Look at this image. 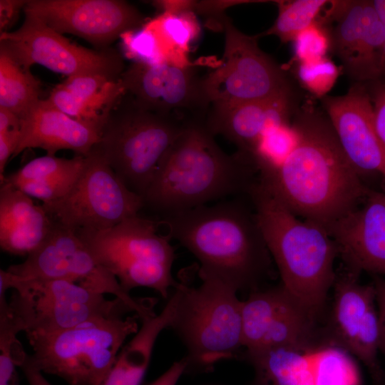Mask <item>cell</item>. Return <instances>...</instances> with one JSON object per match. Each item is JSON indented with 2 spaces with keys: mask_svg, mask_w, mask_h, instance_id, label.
Here are the masks:
<instances>
[{
  "mask_svg": "<svg viewBox=\"0 0 385 385\" xmlns=\"http://www.w3.org/2000/svg\"><path fill=\"white\" fill-rule=\"evenodd\" d=\"M292 124V149L258 180L294 215L327 229L360 206L370 189L346 156L326 113L306 103Z\"/></svg>",
  "mask_w": 385,
  "mask_h": 385,
  "instance_id": "cell-1",
  "label": "cell"
},
{
  "mask_svg": "<svg viewBox=\"0 0 385 385\" xmlns=\"http://www.w3.org/2000/svg\"><path fill=\"white\" fill-rule=\"evenodd\" d=\"M211 106L205 120L208 130L225 137L239 153L250 158L265 131L274 125L292 123L300 105L294 89L265 99Z\"/></svg>",
  "mask_w": 385,
  "mask_h": 385,
  "instance_id": "cell-19",
  "label": "cell"
},
{
  "mask_svg": "<svg viewBox=\"0 0 385 385\" xmlns=\"http://www.w3.org/2000/svg\"><path fill=\"white\" fill-rule=\"evenodd\" d=\"M188 369V361L184 357L174 362L164 373L149 385H177Z\"/></svg>",
  "mask_w": 385,
  "mask_h": 385,
  "instance_id": "cell-40",
  "label": "cell"
},
{
  "mask_svg": "<svg viewBox=\"0 0 385 385\" xmlns=\"http://www.w3.org/2000/svg\"><path fill=\"white\" fill-rule=\"evenodd\" d=\"M20 125L19 116L5 108L0 107V133Z\"/></svg>",
  "mask_w": 385,
  "mask_h": 385,
  "instance_id": "cell-42",
  "label": "cell"
},
{
  "mask_svg": "<svg viewBox=\"0 0 385 385\" xmlns=\"http://www.w3.org/2000/svg\"><path fill=\"white\" fill-rule=\"evenodd\" d=\"M185 122L150 111L125 93L111 110L92 150L143 199Z\"/></svg>",
  "mask_w": 385,
  "mask_h": 385,
  "instance_id": "cell-6",
  "label": "cell"
},
{
  "mask_svg": "<svg viewBox=\"0 0 385 385\" xmlns=\"http://www.w3.org/2000/svg\"><path fill=\"white\" fill-rule=\"evenodd\" d=\"M366 83L373 107L375 130L385 148V83L379 80Z\"/></svg>",
  "mask_w": 385,
  "mask_h": 385,
  "instance_id": "cell-35",
  "label": "cell"
},
{
  "mask_svg": "<svg viewBox=\"0 0 385 385\" xmlns=\"http://www.w3.org/2000/svg\"><path fill=\"white\" fill-rule=\"evenodd\" d=\"M225 48L220 64L203 76L211 105L265 99L295 89L285 70L258 46V36L247 35L225 16Z\"/></svg>",
  "mask_w": 385,
  "mask_h": 385,
  "instance_id": "cell-12",
  "label": "cell"
},
{
  "mask_svg": "<svg viewBox=\"0 0 385 385\" xmlns=\"http://www.w3.org/2000/svg\"><path fill=\"white\" fill-rule=\"evenodd\" d=\"M374 287L379 329V349L385 355V279L374 277Z\"/></svg>",
  "mask_w": 385,
  "mask_h": 385,
  "instance_id": "cell-39",
  "label": "cell"
},
{
  "mask_svg": "<svg viewBox=\"0 0 385 385\" xmlns=\"http://www.w3.org/2000/svg\"><path fill=\"white\" fill-rule=\"evenodd\" d=\"M330 1H277V17L273 25L258 37L273 35L282 43L293 41L302 31L319 21Z\"/></svg>",
  "mask_w": 385,
  "mask_h": 385,
  "instance_id": "cell-29",
  "label": "cell"
},
{
  "mask_svg": "<svg viewBox=\"0 0 385 385\" xmlns=\"http://www.w3.org/2000/svg\"><path fill=\"white\" fill-rule=\"evenodd\" d=\"M364 5V0L330 1L320 18L326 25L334 23L332 29H329L331 51L341 61L342 69L355 83L364 82L366 68Z\"/></svg>",
  "mask_w": 385,
  "mask_h": 385,
  "instance_id": "cell-24",
  "label": "cell"
},
{
  "mask_svg": "<svg viewBox=\"0 0 385 385\" xmlns=\"http://www.w3.org/2000/svg\"><path fill=\"white\" fill-rule=\"evenodd\" d=\"M18 366L11 347H0V385H19L16 367Z\"/></svg>",
  "mask_w": 385,
  "mask_h": 385,
  "instance_id": "cell-37",
  "label": "cell"
},
{
  "mask_svg": "<svg viewBox=\"0 0 385 385\" xmlns=\"http://www.w3.org/2000/svg\"><path fill=\"white\" fill-rule=\"evenodd\" d=\"M327 230L334 240L346 270L385 275V193L369 190L356 209Z\"/></svg>",
  "mask_w": 385,
  "mask_h": 385,
  "instance_id": "cell-18",
  "label": "cell"
},
{
  "mask_svg": "<svg viewBox=\"0 0 385 385\" xmlns=\"http://www.w3.org/2000/svg\"><path fill=\"white\" fill-rule=\"evenodd\" d=\"M348 160L362 177L385 178V148L375 130L373 107L366 83H354L342 96L320 99Z\"/></svg>",
  "mask_w": 385,
  "mask_h": 385,
  "instance_id": "cell-17",
  "label": "cell"
},
{
  "mask_svg": "<svg viewBox=\"0 0 385 385\" xmlns=\"http://www.w3.org/2000/svg\"><path fill=\"white\" fill-rule=\"evenodd\" d=\"M247 195L281 285L317 319L337 277L334 240L324 226L291 212L258 178Z\"/></svg>",
  "mask_w": 385,
  "mask_h": 385,
  "instance_id": "cell-4",
  "label": "cell"
},
{
  "mask_svg": "<svg viewBox=\"0 0 385 385\" xmlns=\"http://www.w3.org/2000/svg\"><path fill=\"white\" fill-rule=\"evenodd\" d=\"M292 42L296 63L327 57L331 51L329 29L319 20L299 34Z\"/></svg>",
  "mask_w": 385,
  "mask_h": 385,
  "instance_id": "cell-33",
  "label": "cell"
},
{
  "mask_svg": "<svg viewBox=\"0 0 385 385\" xmlns=\"http://www.w3.org/2000/svg\"><path fill=\"white\" fill-rule=\"evenodd\" d=\"M6 270L21 279H62L98 294H111L128 304L140 320L155 314V299L135 298L125 292L76 232L55 223L43 243L26 260Z\"/></svg>",
  "mask_w": 385,
  "mask_h": 385,
  "instance_id": "cell-10",
  "label": "cell"
},
{
  "mask_svg": "<svg viewBox=\"0 0 385 385\" xmlns=\"http://www.w3.org/2000/svg\"><path fill=\"white\" fill-rule=\"evenodd\" d=\"M14 289L10 312L27 337L60 332L86 321L125 317L133 309L119 298L62 279H21L0 270V294Z\"/></svg>",
  "mask_w": 385,
  "mask_h": 385,
  "instance_id": "cell-8",
  "label": "cell"
},
{
  "mask_svg": "<svg viewBox=\"0 0 385 385\" xmlns=\"http://www.w3.org/2000/svg\"><path fill=\"white\" fill-rule=\"evenodd\" d=\"M339 346L332 342L245 352L255 385H332Z\"/></svg>",
  "mask_w": 385,
  "mask_h": 385,
  "instance_id": "cell-20",
  "label": "cell"
},
{
  "mask_svg": "<svg viewBox=\"0 0 385 385\" xmlns=\"http://www.w3.org/2000/svg\"><path fill=\"white\" fill-rule=\"evenodd\" d=\"M379 329L374 304L366 312L350 351L367 368L374 385H383L384 376L378 361Z\"/></svg>",
  "mask_w": 385,
  "mask_h": 385,
  "instance_id": "cell-31",
  "label": "cell"
},
{
  "mask_svg": "<svg viewBox=\"0 0 385 385\" xmlns=\"http://www.w3.org/2000/svg\"><path fill=\"white\" fill-rule=\"evenodd\" d=\"M41 84L0 46V107L21 117L41 99Z\"/></svg>",
  "mask_w": 385,
  "mask_h": 385,
  "instance_id": "cell-27",
  "label": "cell"
},
{
  "mask_svg": "<svg viewBox=\"0 0 385 385\" xmlns=\"http://www.w3.org/2000/svg\"><path fill=\"white\" fill-rule=\"evenodd\" d=\"M87 156L73 158L46 155L32 159L16 172L4 175L1 183L10 185L42 203L65 196L79 178Z\"/></svg>",
  "mask_w": 385,
  "mask_h": 385,
  "instance_id": "cell-25",
  "label": "cell"
},
{
  "mask_svg": "<svg viewBox=\"0 0 385 385\" xmlns=\"http://www.w3.org/2000/svg\"><path fill=\"white\" fill-rule=\"evenodd\" d=\"M374 9L381 21L385 25V0H374Z\"/></svg>",
  "mask_w": 385,
  "mask_h": 385,
  "instance_id": "cell-43",
  "label": "cell"
},
{
  "mask_svg": "<svg viewBox=\"0 0 385 385\" xmlns=\"http://www.w3.org/2000/svg\"><path fill=\"white\" fill-rule=\"evenodd\" d=\"M241 314L242 345L246 352L314 343L316 319L282 285L250 292L242 300Z\"/></svg>",
  "mask_w": 385,
  "mask_h": 385,
  "instance_id": "cell-15",
  "label": "cell"
},
{
  "mask_svg": "<svg viewBox=\"0 0 385 385\" xmlns=\"http://www.w3.org/2000/svg\"><path fill=\"white\" fill-rule=\"evenodd\" d=\"M28 0H0V34L9 32Z\"/></svg>",
  "mask_w": 385,
  "mask_h": 385,
  "instance_id": "cell-36",
  "label": "cell"
},
{
  "mask_svg": "<svg viewBox=\"0 0 385 385\" xmlns=\"http://www.w3.org/2000/svg\"><path fill=\"white\" fill-rule=\"evenodd\" d=\"M124 93L119 79L102 75H79L67 77L45 100L101 134L111 110Z\"/></svg>",
  "mask_w": 385,
  "mask_h": 385,
  "instance_id": "cell-22",
  "label": "cell"
},
{
  "mask_svg": "<svg viewBox=\"0 0 385 385\" xmlns=\"http://www.w3.org/2000/svg\"><path fill=\"white\" fill-rule=\"evenodd\" d=\"M385 29V25H384ZM381 77L385 76V40H384V50H383V54H382V58H381Z\"/></svg>",
  "mask_w": 385,
  "mask_h": 385,
  "instance_id": "cell-44",
  "label": "cell"
},
{
  "mask_svg": "<svg viewBox=\"0 0 385 385\" xmlns=\"http://www.w3.org/2000/svg\"><path fill=\"white\" fill-rule=\"evenodd\" d=\"M42 205L53 223L78 232L111 228L138 215L144 201L92 150L69 192L55 202Z\"/></svg>",
  "mask_w": 385,
  "mask_h": 385,
  "instance_id": "cell-11",
  "label": "cell"
},
{
  "mask_svg": "<svg viewBox=\"0 0 385 385\" xmlns=\"http://www.w3.org/2000/svg\"><path fill=\"white\" fill-rule=\"evenodd\" d=\"M29 385H52L43 375V373L34 367L27 359V354L19 364Z\"/></svg>",
  "mask_w": 385,
  "mask_h": 385,
  "instance_id": "cell-41",
  "label": "cell"
},
{
  "mask_svg": "<svg viewBox=\"0 0 385 385\" xmlns=\"http://www.w3.org/2000/svg\"><path fill=\"white\" fill-rule=\"evenodd\" d=\"M146 24L155 34L166 62L190 66L187 52L200 32L194 12L162 13Z\"/></svg>",
  "mask_w": 385,
  "mask_h": 385,
  "instance_id": "cell-28",
  "label": "cell"
},
{
  "mask_svg": "<svg viewBox=\"0 0 385 385\" xmlns=\"http://www.w3.org/2000/svg\"><path fill=\"white\" fill-rule=\"evenodd\" d=\"M167 235L199 262L200 278L237 292L253 291L272 260L254 213L237 201L219 202L162 217Z\"/></svg>",
  "mask_w": 385,
  "mask_h": 385,
  "instance_id": "cell-3",
  "label": "cell"
},
{
  "mask_svg": "<svg viewBox=\"0 0 385 385\" xmlns=\"http://www.w3.org/2000/svg\"><path fill=\"white\" fill-rule=\"evenodd\" d=\"M138 317H101L44 335L28 337L30 364L68 385H100L127 338L139 329Z\"/></svg>",
  "mask_w": 385,
  "mask_h": 385,
  "instance_id": "cell-7",
  "label": "cell"
},
{
  "mask_svg": "<svg viewBox=\"0 0 385 385\" xmlns=\"http://www.w3.org/2000/svg\"><path fill=\"white\" fill-rule=\"evenodd\" d=\"M20 139L12 158L28 148H41L50 155L66 149L76 155L88 156L100 139L96 130L51 106L46 100L41 99L20 117Z\"/></svg>",
  "mask_w": 385,
  "mask_h": 385,
  "instance_id": "cell-21",
  "label": "cell"
},
{
  "mask_svg": "<svg viewBox=\"0 0 385 385\" xmlns=\"http://www.w3.org/2000/svg\"><path fill=\"white\" fill-rule=\"evenodd\" d=\"M205 121L185 122L144 197V206L162 217L226 197L248 193L257 179L249 157L228 155L215 142Z\"/></svg>",
  "mask_w": 385,
  "mask_h": 385,
  "instance_id": "cell-2",
  "label": "cell"
},
{
  "mask_svg": "<svg viewBox=\"0 0 385 385\" xmlns=\"http://www.w3.org/2000/svg\"><path fill=\"white\" fill-rule=\"evenodd\" d=\"M119 81L125 93L150 111L163 114L180 110L201 111L211 105L203 77H198L190 66L134 62L123 71Z\"/></svg>",
  "mask_w": 385,
  "mask_h": 385,
  "instance_id": "cell-16",
  "label": "cell"
},
{
  "mask_svg": "<svg viewBox=\"0 0 385 385\" xmlns=\"http://www.w3.org/2000/svg\"><path fill=\"white\" fill-rule=\"evenodd\" d=\"M20 126L0 133V179L3 178L6 165L12 158L20 139Z\"/></svg>",
  "mask_w": 385,
  "mask_h": 385,
  "instance_id": "cell-38",
  "label": "cell"
},
{
  "mask_svg": "<svg viewBox=\"0 0 385 385\" xmlns=\"http://www.w3.org/2000/svg\"><path fill=\"white\" fill-rule=\"evenodd\" d=\"M53 222L43 205L16 188L1 183L0 246L3 251L28 256L50 233Z\"/></svg>",
  "mask_w": 385,
  "mask_h": 385,
  "instance_id": "cell-23",
  "label": "cell"
},
{
  "mask_svg": "<svg viewBox=\"0 0 385 385\" xmlns=\"http://www.w3.org/2000/svg\"><path fill=\"white\" fill-rule=\"evenodd\" d=\"M191 286L178 282L170 328L186 349L188 370H208L238 356L243 348L242 300L238 292L213 278H200Z\"/></svg>",
  "mask_w": 385,
  "mask_h": 385,
  "instance_id": "cell-5",
  "label": "cell"
},
{
  "mask_svg": "<svg viewBox=\"0 0 385 385\" xmlns=\"http://www.w3.org/2000/svg\"><path fill=\"white\" fill-rule=\"evenodd\" d=\"M359 276L346 270L333 285L330 342L349 353L366 312L375 304L374 285L359 283Z\"/></svg>",
  "mask_w": 385,
  "mask_h": 385,
  "instance_id": "cell-26",
  "label": "cell"
},
{
  "mask_svg": "<svg viewBox=\"0 0 385 385\" xmlns=\"http://www.w3.org/2000/svg\"><path fill=\"white\" fill-rule=\"evenodd\" d=\"M125 55L136 63L157 64L166 62L158 39L145 24L141 29L121 36Z\"/></svg>",
  "mask_w": 385,
  "mask_h": 385,
  "instance_id": "cell-34",
  "label": "cell"
},
{
  "mask_svg": "<svg viewBox=\"0 0 385 385\" xmlns=\"http://www.w3.org/2000/svg\"><path fill=\"white\" fill-rule=\"evenodd\" d=\"M76 233L125 292L148 287L170 297L178 282L172 274L175 254L157 222L138 215L106 230Z\"/></svg>",
  "mask_w": 385,
  "mask_h": 385,
  "instance_id": "cell-9",
  "label": "cell"
},
{
  "mask_svg": "<svg viewBox=\"0 0 385 385\" xmlns=\"http://www.w3.org/2000/svg\"><path fill=\"white\" fill-rule=\"evenodd\" d=\"M24 13L61 34L82 38L98 50L108 48L123 34L146 24L135 7L122 0H28Z\"/></svg>",
  "mask_w": 385,
  "mask_h": 385,
  "instance_id": "cell-14",
  "label": "cell"
},
{
  "mask_svg": "<svg viewBox=\"0 0 385 385\" xmlns=\"http://www.w3.org/2000/svg\"><path fill=\"white\" fill-rule=\"evenodd\" d=\"M295 141L296 133L292 123L268 128L250 155L257 177L275 170L289 153Z\"/></svg>",
  "mask_w": 385,
  "mask_h": 385,
  "instance_id": "cell-30",
  "label": "cell"
},
{
  "mask_svg": "<svg viewBox=\"0 0 385 385\" xmlns=\"http://www.w3.org/2000/svg\"><path fill=\"white\" fill-rule=\"evenodd\" d=\"M341 72L327 57L296 63V78L301 86L317 98L327 96L334 86Z\"/></svg>",
  "mask_w": 385,
  "mask_h": 385,
  "instance_id": "cell-32",
  "label": "cell"
},
{
  "mask_svg": "<svg viewBox=\"0 0 385 385\" xmlns=\"http://www.w3.org/2000/svg\"><path fill=\"white\" fill-rule=\"evenodd\" d=\"M22 25L0 34L4 47L24 69L34 64L67 77L102 75L118 80L124 71L122 55L110 48L93 50L72 43L38 18L24 14Z\"/></svg>",
  "mask_w": 385,
  "mask_h": 385,
  "instance_id": "cell-13",
  "label": "cell"
}]
</instances>
